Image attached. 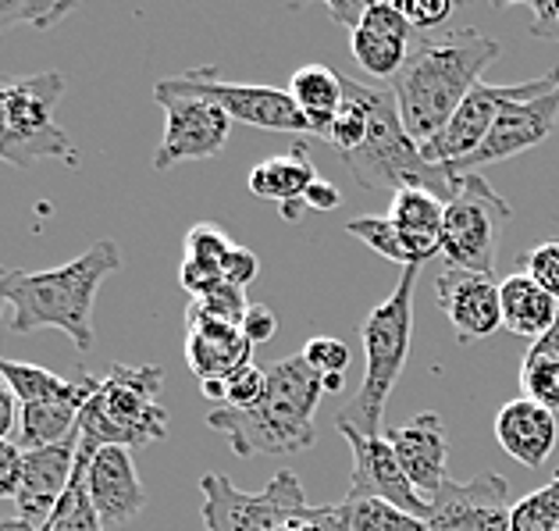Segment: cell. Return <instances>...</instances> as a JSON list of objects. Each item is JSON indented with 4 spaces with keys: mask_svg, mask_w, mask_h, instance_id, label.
I'll use <instances>...</instances> for the list:
<instances>
[{
    "mask_svg": "<svg viewBox=\"0 0 559 531\" xmlns=\"http://www.w3.org/2000/svg\"><path fill=\"white\" fill-rule=\"evenodd\" d=\"M502 54V44L477 30H456L442 39H420L411 61L395 75L392 93L406 132L425 146L435 140L460 104L481 86L485 68Z\"/></svg>",
    "mask_w": 559,
    "mask_h": 531,
    "instance_id": "1",
    "label": "cell"
},
{
    "mask_svg": "<svg viewBox=\"0 0 559 531\" xmlns=\"http://www.w3.org/2000/svg\"><path fill=\"white\" fill-rule=\"evenodd\" d=\"M324 400L321 375L307 364L304 353H293L267 371V392L253 411H225L214 406L207 414V425L222 432L231 453L250 457H289L299 449H310L318 439L313 417Z\"/></svg>",
    "mask_w": 559,
    "mask_h": 531,
    "instance_id": "2",
    "label": "cell"
},
{
    "mask_svg": "<svg viewBox=\"0 0 559 531\" xmlns=\"http://www.w3.org/2000/svg\"><path fill=\"white\" fill-rule=\"evenodd\" d=\"M121 268L115 239L93 243L90 250L50 271H11L8 321L15 332L61 329L79 350L93 346V299L100 282Z\"/></svg>",
    "mask_w": 559,
    "mask_h": 531,
    "instance_id": "3",
    "label": "cell"
},
{
    "mask_svg": "<svg viewBox=\"0 0 559 531\" xmlns=\"http://www.w3.org/2000/svg\"><path fill=\"white\" fill-rule=\"evenodd\" d=\"M360 97L367 107V132L364 143L343 157V165L364 189H385V193H403V189H428V193L449 200L453 197V179L449 172L431 165L420 154V143L406 132L400 107H395L392 86H364Z\"/></svg>",
    "mask_w": 559,
    "mask_h": 531,
    "instance_id": "4",
    "label": "cell"
},
{
    "mask_svg": "<svg viewBox=\"0 0 559 531\" xmlns=\"http://www.w3.org/2000/svg\"><path fill=\"white\" fill-rule=\"evenodd\" d=\"M420 279V268H403L400 282L389 293V299L371 310L360 324L367 367L360 378L357 397L343 411L346 425H357L364 435H385V403L400 382L406 357H411L414 339V285Z\"/></svg>",
    "mask_w": 559,
    "mask_h": 531,
    "instance_id": "5",
    "label": "cell"
},
{
    "mask_svg": "<svg viewBox=\"0 0 559 531\" xmlns=\"http://www.w3.org/2000/svg\"><path fill=\"white\" fill-rule=\"evenodd\" d=\"M165 371L157 364H111L100 389L79 414V449L97 453L104 446H146L168 435V411L160 403Z\"/></svg>",
    "mask_w": 559,
    "mask_h": 531,
    "instance_id": "6",
    "label": "cell"
},
{
    "mask_svg": "<svg viewBox=\"0 0 559 531\" xmlns=\"http://www.w3.org/2000/svg\"><path fill=\"white\" fill-rule=\"evenodd\" d=\"M64 97L61 72L11 75L0 79V161L22 172L39 161H64L79 165V146L72 143L53 111Z\"/></svg>",
    "mask_w": 559,
    "mask_h": 531,
    "instance_id": "7",
    "label": "cell"
},
{
    "mask_svg": "<svg viewBox=\"0 0 559 531\" xmlns=\"http://www.w3.org/2000/svg\"><path fill=\"white\" fill-rule=\"evenodd\" d=\"M453 179V197L445 200V228H442V261L456 271H477L492 275L496 250L502 225L513 211L485 175H449Z\"/></svg>",
    "mask_w": 559,
    "mask_h": 531,
    "instance_id": "8",
    "label": "cell"
},
{
    "mask_svg": "<svg viewBox=\"0 0 559 531\" xmlns=\"http://www.w3.org/2000/svg\"><path fill=\"white\" fill-rule=\"evenodd\" d=\"M203 528L207 531H282L307 503L304 485L293 471H278L261 493H242L228 474H203Z\"/></svg>",
    "mask_w": 559,
    "mask_h": 531,
    "instance_id": "9",
    "label": "cell"
},
{
    "mask_svg": "<svg viewBox=\"0 0 559 531\" xmlns=\"http://www.w3.org/2000/svg\"><path fill=\"white\" fill-rule=\"evenodd\" d=\"M160 83L175 93H189V97H203V101L217 104L231 121H242V126L267 129V132L313 135L307 115L296 107L289 90L253 86V83H225L214 68H193V72L160 79Z\"/></svg>",
    "mask_w": 559,
    "mask_h": 531,
    "instance_id": "10",
    "label": "cell"
},
{
    "mask_svg": "<svg viewBox=\"0 0 559 531\" xmlns=\"http://www.w3.org/2000/svg\"><path fill=\"white\" fill-rule=\"evenodd\" d=\"M559 86V68L552 72H545L538 79H531V83H513V86H474L471 97L460 104V111L449 118V126L420 146V154H425L431 165L439 168H449L456 165V161L471 157L477 146L485 143V135L492 132L499 111L507 107L510 101H521V97H538V93H549Z\"/></svg>",
    "mask_w": 559,
    "mask_h": 531,
    "instance_id": "11",
    "label": "cell"
},
{
    "mask_svg": "<svg viewBox=\"0 0 559 531\" xmlns=\"http://www.w3.org/2000/svg\"><path fill=\"white\" fill-rule=\"evenodd\" d=\"M154 101L165 107V140L157 143L154 154L157 172H168L182 161H207L225 150L231 118L217 104L175 93L165 83L154 86Z\"/></svg>",
    "mask_w": 559,
    "mask_h": 531,
    "instance_id": "12",
    "label": "cell"
},
{
    "mask_svg": "<svg viewBox=\"0 0 559 531\" xmlns=\"http://www.w3.org/2000/svg\"><path fill=\"white\" fill-rule=\"evenodd\" d=\"M559 121V86L549 93H538V97H521L510 101L499 111L492 132L485 135V143L474 150L471 157L449 165V175H477L485 165H496V161H510L524 150H535L542 140H549L552 129Z\"/></svg>",
    "mask_w": 559,
    "mask_h": 531,
    "instance_id": "13",
    "label": "cell"
},
{
    "mask_svg": "<svg viewBox=\"0 0 559 531\" xmlns=\"http://www.w3.org/2000/svg\"><path fill=\"white\" fill-rule=\"evenodd\" d=\"M510 482L496 471L477 474L471 482L449 479L428 499L431 531H510Z\"/></svg>",
    "mask_w": 559,
    "mask_h": 531,
    "instance_id": "14",
    "label": "cell"
},
{
    "mask_svg": "<svg viewBox=\"0 0 559 531\" xmlns=\"http://www.w3.org/2000/svg\"><path fill=\"white\" fill-rule=\"evenodd\" d=\"M338 432H343V439L353 449V474H349L346 499H385L392 507L428 517V499L406 479V471L400 468L385 435H364L357 425H346V421H338Z\"/></svg>",
    "mask_w": 559,
    "mask_h": 531,
    "instance_id": "15",
    "label": "cell"
},
{
    "mask_svg": "<svg viewBox=\"0 0 559 531\" xmlns=\"http://www.w3.org/2000/svg\"><path fill=\"white\" fill-rule=\"evenodd\" d=\"M435 299L460 343H477L502 329V296L492 275L442 268L435 279Z\"/></svg>",
    "mask_w": 559,
    "mask_h": 531,
    "instance_id": "16",
    "label": "cell"
},
{
    "mask_svg": "<svg viewBox=\"0 0 559 531\" xmlns=\"http://www.w3.org/2000/svg\"><path fill=\"white\" fill-rule=\"evenodd\" d=\"M79 460V432L68 435L64 442H53L44 449H25V468H22V485L15 496L19 517L44 528L50 514L58 510L61 496L72 485Z\"/></svg>",
    "mask_w": 559,
    "mask_h": 531,
    "instance_id": "17",
    "label": "cell"
},
{
    "mask_svg": "<svg viewBox=\"0 0 559 531\" xmlns=\"http://www.w3.org/2000/svg\"><path fill=\"white\" fill-rule=\"evenodd\" d=\"M385 439L392 446L395 460L406 471V479L420 496L431 499L439 488L449 482V442H445V425L439 414H417L400 428H389Z\"/></svg>",
    "mask_w": 559,
    "mask_h": 531,
    "instance_id": "18",
    "label": "cell"
},
{
    "mask_svg": "<svg viewBox=\"0 0 559 531\" xmlns=\"http://www.w3.org/2000/svg\"><path fill=\"white\" fill-rule=\"evenodd\" d=\"M86 485L104 524H129L146 503V488L132 464V449L126 446L97 449L86 464Z\"/></svg>",
    "mask_w": 559,
    "mask_h": 531,
    "instance_id": "19",
    "label": "cell"
},
{
    "mask_svg": "<svg viewBox=\"0 0 559 531\" xmlns=\"http://www.w3.org/2000/svg\"><path fill=\"white\" fill-rule=\"evenodd\" d=\"M250 353H253V346L247 343V335H242L239 324L217 321L189 304L186 361L200 382H214V378L225 382V378L236 375L242 364H250Z\"/></svg>",
    "mask_w": 559,
    "mask_h": 531,
    "instance_id": "20",
    "label": "cell"
},
{
    "mask_svg": "<svg viewBox=\"0 0 559 531\" xmlns=\"http://www.w3.org/2000/svg\"><path fill=\"white\" fill-rule=\"evenodd\" d=\"M496 442L524 468H542L559 442V425L549 406L535 400H510L496 414Z\"/></svg>",
    "mask_w": 559,
    "mask_h": 531,
    "instance_id": "21",
    "label": "cell"
},
{
    "mask_svg": "<svg viewBox=\"0 0 559 531\" xmlns=\"http://www.w3.org/2000/svg\"><path fill=\"white\" fill-rule=\"evenodd\" d=\"M389 222L411 250V261L420 268L428 257L442 253V228H445V200L428 189H403L392 197Z\"/></svg>",
    "mask_w": 559,
    "mask_h": 531,
    "instance_id": "22",
    "label": "cell"
},
{
    "mask_svg": "<svg viewBox=\"0 0 559 531\" xmlns=\"http://www.w3.org/2000/svg\"><path fill=\"white\" fill-rule=\"evenodd\" d=\"M0 378L11 386V392L22 400V406H29V403H79V406H86L93 400V392L100 389V378L83 371V367H79L72 378H61V375H53L39 364L4 361V357H0Z\"/></svg>",
    "mask_w": 559,
    "mask_h": 531,
    "instance_id": "23",
    "label": "cell"
},
{
    "mask_svg": "<svg viewBox=\"0 0 559 531\" xmlns=\"http://www.w3.org/2000/svg\"><path fill=\"white\" fill-rule=\"evenodd\" d=\"M499 296H502V324L513 335L524 339H542L549 329H556L559 321V299L549 296L542 285L516 271V275H507V282H499Z\"/></svg>",
    "mask_w": 559,
    "mask_h": 531,
    "instance_id": "24",
    "label": "cell"
},
{
    "mask_svg": "<svg viewBox=\"0 0 559 531\" xmlns=\"http://www.w3.org/2000/svg\"><path fill=\"white\" fill-rule=\"evenodd\" d=\"M313 182H318V168H313L307 143H296L293 150H285V154H275L261 161V165H253L247 179L250 193L257 200H275L278 208L304 200Z\"/></svg>",
    "mask_w": 559,
    "mask_h": 531,
    "instance_id": "25",
    "label": "cell"
},
{
    "mask_svg": "<svg viewBox=\"0 0 559 531\" xmlns=\"http://www.w3.org/2000/svg\"><path fill=\"white\" fill-rule=\"evenodd\" d=\"M289 97L307 115L313 135L329 140L335 111L343 107V72L329 64H304L289 79Z\"/></svg>",
    "mask_w": 559,
    "mask_h": 531,
    "instance_id": "26",
    "label": "cell"
},
{
    "mask_svg": "<svg viewBox=\"0 0 559 531\" xmlns=\"http://www.w3.org/2000/svg\"><path fill=\"white\" fill-rule=\"evenodd\" d=\"M516 378H521V397L559 414V321L556 329H549L527 346Z\"/></svg>",
    "mask_w": 559,
    "mask_h": 531,
    "instance_id": "27",
    "label": "cell"
},
{
    "mask_svg": "<svg viewBox=\"0 0 559 531\" xmlns=\"http://www.w3.org/2000/svg\"><path fill=\"white\" fill-rule=\"evenodd\" d=\"M79 414H83V406L79 403H29V406H22L15 442L22 449H44L53 442H64L68 435H75Z\"/></svg>",
    "mask_w": 559,
    "mask_h": 531,
    "instance_id": "28",
    "label": "cell"
},
{
    "mask_svg": "<svg viewBox=\"0 0 559 531\" xmlns=\"http://www.w3.org/2000/svg\"><path fill=\"white\" fill-rule=\"evenodd\" d=\"M86 464H90V453H83V449H79L72 485H68V493L61 496L58 510L50 514V521L39 528V531H104L100 528L104 524L100 514H97V507H93V499H90Z\"/></svg>",
    "mask_w": 559,
    "mask_h": 531,
    "instance_id": "29",
    "label": "cell"
},
{
    "mask_svg": "<svg viewBox=\"0 0 559 531\" xmlns=\"http://www.w3.org/2000/svg\"><path fill=\"white\" fill-rule=\"evenodd\" d=\"M349 47H353V58L360 61V68L371 79H392V83H395V75L403 72L406 61H411V44L378 36L371 30L349 33Z\"/></svg>",
    "mask_w": 559,
    "mask_h": 531,
    "instance_id": "30",
    "label": "cell"
},
{
    "mask_svg": "<svg viewBox=\"0 0 559 531\" xmlns=\"http://www.w3.org/2000/svg\"><path fill=\"white\" fill-rule=\"evenodd\" d=\"M353 531H431L425 517L403 507H392L385 499H346Z\"/></svg>",
    "mask_w": 559,
    "mask_h": 531,
    "instance_id": "31",
    "label": "cell"
},
{
    "mask_svg": "<svg viewBox=\"0 0 559 531\" xmlns=\"http://www.w3.org/2000/svg\"><path fill=\"white\" fill-rule=\"evenodd\" d=\"M510 531H559V471L542 488L513 503Z\"/></svg>",
    "mask_w": 559,
    "mask_h": 531,
    "instance_id": "32",
    "label": "cell"
},
{
    "mask_svg": "<svg viewBox=\"0 0 559 531\" xmlns=\"http://www.w3.org/2000/svg\"><path fill=\"white\" fill-rule=\"evenodd\" d=\"M346 233L353 239H360L364 247H371L378 257H385V261L400 264V268H417L411 261V250H406V243L400 239V233H395V225L389 222V217H353V222H346Z\"/></svg>",
    "mask_w": 559,
    "mask_h": 531,
    "instance_id": "33",
    "label": "cell"
},
{
    "mask_svg": "<svg viewBox=\"0 0 559 531\" xmlns=\"http://www.w3.org/2000/svg\"><path fill=\"white\" fill-rule=\"evenodd\" d=\"M231 247H236V243L225 236L222 225L200 222L186 233V264L211 271V275H222V264L231 253Z\"/></svg>",
    "mask_w": 559,
    "mask_h": 531,
    "instance_id": "34",
    "label": "cell"
},
{
    "mask_svg": "<svg viewBox=\"0 0 559 531\" xmlns=\"http://www.w3.org/2000/svg\"><path fill=\"white\" fill-rule=\"evenodd\" d=\"M75 4L64 0H0V33L15 30V25H33V30H50L53 22L68 19Z\"/></svg>",
    "mask_w": 559,
    "mask_h": 531,
    "instance_id": "35",
    "label": "cell"
},
{
    "mask_svg": "<svg viewBox=\"0 0 559 531\" xmlns=\"http://www.w3.org/2000/svg\"><path fill=\"white\" fill-rule=\"evenodd\" d=\"M225 389H228L225 411H253L267 392V371H261V367L250 361V364H242L236 375L225 378Z\"/></svg>",
    "mask_w": 559,
    "mask_h": 531,
    "instance_id": "36",
    "label": "cell"
},
{
    "mask_svg": "<svg viewBox=\"0 0 559 531\" xmlns=\"http://www.w3.org/2000/svg\"><path fill=\"white\" fill-rule=\"evenodd\" d=\"M193 307L203 310V315L217 318V321H228V324H242V318H247V310H250L242 290H236V285H228V282L211 285L207 293L193 299Z\"/></svg>",
    "mask_w": 559,
    "mask_h": 531,
    "instance_id": "37",
    "label": "cell"
},
{
    "mask_svg": "<svg viewBox=\"0 0 559 531\" xmlns=\"http://www.w3.org/2000/svg\"><path fill=\"white\" fill-rule=\"evenodd\" d=\"M360 30H371L378 36L400 39V44H411V39H414V25L406 22L400 4H392V0H371V4H367V11H364Z\"/></svg>",
    "mask_w": 559,
    "mask_h": 531,
    "instance_id": "38",
    "label": "cell"
},
{
    "mask_svg": "<svg viewBox=\"0 0 559 531\" xmlns=\"http://www.w3.org/2000/svg\"><path fill=\"white\" fill-rule=\"evenodd\" d=\"M282 531H353L346 503H329V507H304L282 524Z\"/></svg>",
    "mask_w": 559,
    "mask_h": 531,
    "instance_id": "39",
    "label": "cell"
},
{
    "mask_svg": "<svg viewBox=\"0 0 559 531\" xmlns=\"http://www.w3.org/2000/svg\"><path fill=\"white\" fill-rule=\"evenodd\" d=\"M304 357H307V364L321 378L346 375V367H349V346L338 335H318V339H310V343H307Z\"/></svg>",
    "mask_w": 559,
    "mask_h": 531,
    "instance_id": "40",
    "label": "cell"
},
{
    "mask_svg": "<svg viewBox=\"0 0 559 531\" xmlns=\"http://www.w3.org/2000/svg\"><path fill=\"white\" fill-rule=\"evenodd\" d=\"M524 275H531L545 293L559 299V239L524 253Z\"/></svg>",
    "mask_w": 559,
    "mask_h": 531,
    "instance_id": "41",
    "label": "cell"
},
{
    "mask_svg": "<svg viewBox=\"0 0 559 531\" xmlns=\"http://www.w3.org/2000/svg\"><path fill=\"white\" fill-rule=\"evenodd\" d=\"M400 11L414 30H439L456 11V4H449V0H400Z\"/></svg>",
    "mask_w": 559,
    "mask_h": 531,
    "instance_id": "42",
    "label": "cell"
},
{
    "mask_svg": "<svg viewBox=\"0 0 559 531\" xmlns=\"http://www.w3.org/2000/svg\"><path fill=\"white\" fill-rule=\"evenodd\" d=\"M25 449L11 439H0V499H15L22 485Z\"/></svg>",
    "mask_w": 559,
    "mask_h": 531,
    "instance_id": "43",
    "label": "cell"
},
{
    "mask_svg": "<svg viewBox=\"0 0 559 531\" xmlns=\"http://www.w3.org/2000/svg\"><path fill=\"white\" fill-rule=\"evenodd\" d=\"M257 271H261V261H257V253L247 250V247H231V253L225 257V264H222V279L228 285H236V290H247V285L257 279Z\"/></svg>",
    "mask_w": 559,
    "mask_h": 531,
    "instance_id": "44",
    "label": "cell"
},
{
    "mask_svg": "<svg viewBox=\"0 0 559 531\" xmlns=\"http://www.w3.org/2000/svg\"><path fill=\"white\" fill-rule=\"evenodd\" d=\"M239 329H242V335H247L250 346H261V343H267V339L278 332V315L267 304H250L247 318H242Z\"/></svg>",
    "mask_w": 559,
    "mask_h": 531,
    "instance_id": "45",
    "label": "cell"
},
{
    "mask_svg": "<svg viewBox=\"0 0 559 531\" xmlns=\"http://www.w3.org/2000/svg\"><path fill=\"white\" fill-rule=\"evenodd\" d=\"M531 36L559 44V0H531Z\"/></svg>",
    "mask_w": 559,
    "mask_h": 531,
    "instance_id": "46",
    "label": "cell"
},
{
    "mask_svg": "<svg viewBox=\"0 0 559 531\" xmlns=\"http://www.w3.org/2000/svg\"><path fill=\"white\" fill-rule=\"evenodd\" d=\"M364 11H367L364 0H332V4H329V15H332L338 25H343V30H349V33H357V30H360Z\"/></svg>",
    "mask_w": 559,
    "mask_h": 531,
    "instance_id": "47",
    "label": "cell"
},
{
    "mask_svg": "<svg viewBox=\"0 0 559 531\" xmlns=\"http://www.w3.org/2000/svg\"><path fill=\"white\" fill-rule=\"evenodd\" d=\"M304 203H307V208H313V211H335L338 203H343V193H338V186L318 179V182L307 189Z\"/></svg>",
    "mask_w": 559,
    "mask_h": 531,
    "instance_id": "48",
    "label": "cell"
},
{
    "mask_svg": "<svg viewBox=\"0 0 559 531\" xmlns=\"http://www.w3.org/2000/svg\"><path fill=\"white\" fill-rule=\"evenodd\" d=\"M15 392L11 386L0 378V439H11V432H15Z\"/></svg>",
    "mask_w": 559,
    "mask_h": 531,
    "instance_id": "49",
    "label": "cell"
},
{
    "mask_svg": "<svg viewBox=\"0 0 559 531\" xmlns=\"http://www.w3.org/2000/svg\"><path fill=\"white\" fill-rule=\"evenodd\" d=\"M200 389H203V397H207L211 403L225 406V397H228V389H225V382H222V378H214V382H200Z\"/></svg>",
    "mask_w": 559,
    "mask_h": 531,
    "instance_id": "50",
    "label": "cell"
},
{
    "mask_svg": "<svg viewBox=\"0 0 559 531\" xmlns=\"http://www.w3.org/2000/svg\"><path fill=\"white\" fill-rule=\"evenodd\" d=\"M0 531H39L33 521H25V517H4L0 521Z\"/></svg>",
    "mask_w": 559,
    "mask_h": 531,
    "instance_id": "51",
    "label": "cell"
},
{
    "mask_svg": "<svg viewBox=\"0 0 559 531\" xmlns=\"http://www.w3.org/2000/svg\"><path fill=\"white\" fill-rule=\"evenodd\" d=\"M8 282H11V271L0 268V315H4V307H8Z\"/></svg>",
    "mask_w": 559,
    "mask_h": 531,
    "instance_id": "52",
    "label": "cell"
},
{
    "mask_svg": "<svg viewBox=\"0 0 559 531\" xmlns=\"http://www.w3.org/2000/svg\"><path fill=\"white\" fill-rule=\"evenodd\" d=\"M321 382H324V392H343L346 375H329V378H321Z\"/></svg>",
    "mask_w": 559,
    "mask_h": 531,
    "instance_id": "53",
    "label": "cell"
}]
</instances>
